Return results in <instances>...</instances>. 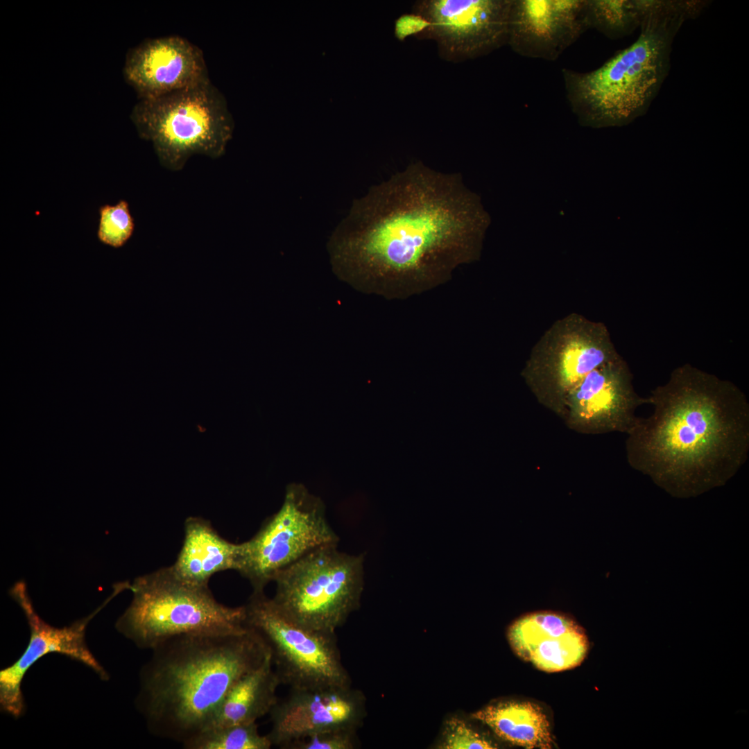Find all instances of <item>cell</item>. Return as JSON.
Listing matches in <instances>:
<instances>
[{"label": "cell", "instance_id": "obj_1", "mask_svg": "<svg viewBox=\"0 0 749 749\" xmlns=\"http://www.w3.org/2000/svg\"><path fill=\"white\" fill-rule=\"evenodd\" d=\"M485 222L460 173L415 162L354 203L332 237V263L353 282H435L474 258Z\"/></svg>", "mask_w": 749, "mask_h": 749}, {"label": "cell", "instance_id": "obj_2", "mask_svg": "<svg viewBox=\"0 0 749 749\" xmlns=\"http://www.w3.org/2000/svg\"><path fill=\"white\" fill-rule=\"evenodd\" d=\"M653 412L627 433V461L673 496L724 485L749 451V404L734 383L690 364L651 391Z\"/></svg>", "mask_w": 749, "mask_h": 749}, {"label": "cell", "instance_id": "obj_3", "mask_svg": "<svg viewBox=\"0 0 749 749\" xmlns=\"http://www.w3.org/2000/svg\"><path fill=\"white\" fill-rule=\"evenodd\" d=\"M152 651L140 669L135 707L152 734L182 744L204 730L230 689L270 655L248 626L178 635Z\"/></svg>", "mask_w": 749, "mask_h": 749}, {"label": "cell", "instance_id": "obj_4", "mask_svg": "<svg viewBox=\"0 0 749 749\" xmlns=\"http://www.w3.org/2000/svg\"><path fill=\"white\" fill-rule=\"evenodd\" d=\"M707 1L644 0L637 38L600 67L562 69L566 98L578 120L603 128L628 124L645 114L671 67L674 39Z\"/></svg>", "mask_w": 749, "mask_h": 749}, {"label": "cell", "instance_id": "obj_5", "mask_svg": "<svg viewBox=\"0 0 749 749\" xmlns=\"http://www.w3.org/2000/svg\"><path fill=\"white\" fill-rule=\"evenodd\" d=\"M128 589L133 597L115 628L141 649L153 650L181 635L232 632L247 628L244 605L221 604L209 586L182 580L171 567L136 578Z\"/></svg>", "mask_w": 749, "mask_h": 749}, {"label": "cell", "instance_id": "obj_6", "mask_svg": "<svg viewBox=\"0 0 749 749\" xmlns=\"http://www.w3.org/2000/svg\"><path fill=\"white\" fill-rule=\"evenodd\" d=\"M130 119L139 137L152 144L160 164L175 172L194 155L222 157L234 126L225 98L209 78L139 100Z\"/></svg>", "mask_w": 749, "mask_h": 749}, {"label": "cell", "instance_id": "obj_7", "mask_svg": "<svg viewBox=\"0 0 749 749\" xmlns=\"http://www.w3.org/2000/svg\"><path fill=\"white\" fill-rule=\"evenodd\" d=\"M364 555H350L338 544L318 547L280 571L273 603L287 618L329 633L360 606Z\"/></svg>", "mask_w": 749, "mask_h": 749}, {"label": "cell", "instance_id": "obj_8", "mask_svg": "<svg viewBox=\"0 0 749 749\" xmlns=\"http://www.w3.org/2000/svg\"><path fill=\"white\" fill-rule=\"evenodd\" d=\"M246 625L267 646L281 685L289 689L349 686L336 633L305 628L287 618L264 591H252Z\"/></svg>", "mask_w": 749, "mask_h": 749}, {"label": "cell", "instance_id": "obj_9", "mask_svg": "<svg viewBox=\"0 0 749 749\" xmlns=\"http://www.w3.org/2000/svg\"><path fill=\"white\" fill-rule=\"evenodd\" d=\"M619 355L604 324L571 313L544 333L522 377L537 401L563 419L569 393L587 373Z\"/></svg>", "mask_w": 749, "mask_h": 749}, {"label": "cell", "instance_id": "obj_10", "mask_svg": "<svg viewBox=\"0 0 749 749\" xmlns=\"http://www.w3.org/2000/svg\"><path fill=\"white\" fill-rule=\"evenodd\" d=\"M322 501L301 484H291L279 510L241 543L237 571L253 591H264L277 574L310 551L338 544Z\"/></svg>", "mask_w": 749, "mask_h": 749}, {"label": "cell", "instance_id": "obj_11", "mask_svg": "<svg viewBox=\"0 0 749 749\" xmlns=\"http://www.w3.org/2000/svg\"><path fill=\"white\" fill-rule=\"evenodd\" d=\"M512 0H420L413 6L421 31L435 41L440 58L458 62L486 55L507 44Z\"/></svg>", "mask_w": 749, "mask_h": 749}, {"label": "cell", "instance_id": "obj_12", "mask_svg": "<svg viewBox=\"0 0 749 749\" xmlns=\"http://www.w3.org/2000/svg\"><path fill=\"white\" fill-rule=\"evenodd\" d=\"M127 589V583L113 585L112 594L92 612L62 628L44 621L34 608L24 581L15 583L9 590L10 596L21 608L29 627L27 646L11 665L0 671V709L15 719L25 712L26 705L21 691V682L26 673L40 659L49 653H59L78 661L91 669L101 680L110 675L91 652L85 633L89 621L117 594Z\"/></svg>", "mask_w": 749, "mask_h": 749}, {"label": "cell", "instance_id": "obj_13", "mask_svg": "<svg viewBox=\"0 0 749 749\" xmlns=\"http://www.w3.org/2000/svg\"><path fill=\"white\" fill-rule=\"evenodd\" d=\"M632 381L621 356L587 373L567 395L563 417L567 427L584 434L627 433L637 420V408L649 404Z\"/></svg>", "mask_w": 749, "mask_h": 749}, {"label": "cell", "instance_id": "obj_14", "mask_svg": "<svg viewBox=\"0 0 749 749\" xmlns=\"http://www.w3.org/2000/svg\"><path fill=\"white\" fill-rule=\"evenodd\" d=\"M365 699L349 686L289 689L269 714L267 734L273 746L286 749L311 734L341 727L356 728L365 715Z\"/></svg>", "mask_w": 749, "mask_h": 749}, {"label": "cell", "instance_id": "obj_15", "mask_svg": "<svg viewBox=\"0 0 749 749\" xmlns=\"http://www.w3.org/2000/svg\"><path fill=\"white\" fill-rule=\"evenodd\" d=\"M589 28L586 0H512L507 44L521 56L554 61Z\"/></svg>", "mask_w": 749, "mask_h": 749}, {"label": "cell", "instance_id": "obj_16", "mask_svg": "<svg viewBox=\"0 0 749 749\" xmlns=\"http://www.w3.org/2000/svg\"><path fill=\"white\" fill-rule=\"evenodd\" d=\"M123 74L139 100L157 98L209 79L201 49L177 35L148 39L130 49Z\"/></svg>", "mask_w": 749, "mask_h": 749}, {"label": "cell", "instance_id": "obj_17", "mask_svg": "<svg viewBox=\"0 0 749 749\" xmlns=\"http://www.w3.org/2000/svg\"><path fill=\"white\" fill-rule=\"evenodd\" d=\"M508 638L519 657L549 673L578 666L589 649L588 638L579 624L550 611L519 617L509 627Z\"/></svg>", "mask_w": 749, "mask_h": 749}, {"label": "cell", "instance_id": "obj_18", "mask_svg": "<svg viewBox=\"0 0 749 749\" xmlns=\"http://www.w3.org/2000/svg\"><path fill=\"white\" fill-rule=\"evenodd\" d=\"M241 544L222 537L210 522L189 517L184 522V537L175 562L171 567L182 580L208 587L211 577L220 571L237 570Z\"/></svg>", "mask_w": 749, "mask_h": 749}, {"label": "cell", "instance_id": "obj_19", "mask_svg": "<svg viewBox=\"0 0 749 749\" xmlns=\"http://www.w3.org/2000/svg\"><path fill=\"white\" fill-rule=\"evenodd\" d=\"M280 685L270 654L261 666L230 689L203 730L257 722L277 702Z\"/></svg>", "mask_w": 749, "mask_h": 749}, {"label": "cell", "instance_id": "obj_20", "mask_svg": "<svg viewBox=\"0 0 749 749\" xmlns=\"http://www.w3.org/2000/svg\"><path fill=\"white\" fill-rule=\"evenodd\" d=\"M474 719L490 728L500 739L525 748L553 746L550 723L542 708L530 701L504 700L474 713Z\"/></svg>", "mask_w": 749, "mask_h": 749}, {"label": "cell", "instance_id": "obj_21", "mask_svg": "<svg viewBox=\"0 0 749 749\" xmlns=\"http://www.w3.org/2000/svg\"><path fill=\"white\" fill-rule=\"evenodd\" d=\"M643 0H586L589 28L615 40L631 34L639 27Z\"/></svg>", "mask_w": 749, "mask_h": 749}, {"label": "cell", "instance_id": "obj_22", "mask_svg": "<svg viewBox=\"0 0 749 749\" xmlns=\"http://www.w3.org/2000/svg\"><path fill=\"white\" fill-rule=\"evenodd\" d=\"M186 749H269L273 744L261 735L257 722L203 730L182 744Z\"/></svg>", "mask_w": 749, "mask_h": 749}, {"label": "cell", "instance_id": "obj_23", "mask_svg": "<svg viewBox=\"0 0 749 749\" xmlns=\"http://www.w3.org/2000/svg\"><path fill=\"white\" fill-rule=\"evenodd\" d=\"M98 239L114 248L124 245L131 237L135 228L128 203L119 200L116 205H104L99 208Z\"/></svg>", "mask_w": 749, "mask_h": 749}, {"label": "cell", "instance_id": "obj_24", "mask_svg": "<svg viewBox=\"0 0 749 749\" xmlns=\"http://www.w3.org/2000/svg\"><path fill=\"white\" fill-rule=\"evenodd\" d=\"M439 748H496L494 744L484 734L478 732L467 721L460 717L447 719L444 725Z\"/></svg>", "mask_w": 749, "mask_h": 749}, {"label": "cell", "instance_id": "obj_25", "mask_svg": "<svg viewBox=\"0 0 749 749\" xmlns=\"http://www.w3.org/2000/svg\"><path fill=\"white\" fill-rule=\"evenodd\" d=\"M356 730L348 727L324 730L296 741L286 749H354L358 746Z\"/></svg>", "mask_w": 749, "mask_h": 749}]
</instances>
